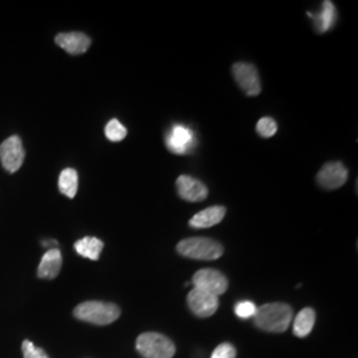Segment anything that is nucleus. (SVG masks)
<instances>
[{
	"label": "nucleus",
	"mask_w": 358,
	"mask_h": 358,
	"mask_svg": "<svg viewBox=\"0 0 358 358\" xmlns=\"http://www.w3.org/2000/svg\"><path fill=\"white\" fill-rule=\"evenodd\" d=\"M182 256L194 260H217L223 255V245L210 238H189L177 245Z\"/></svg>",
	"instance_id": "3"
},
{
	"label": "nucleus",
	"mask_w": 358,
	"mask_h": 358,
	"mask_svg": "<svg viewBox=\"0 0 358 358\" xmlns=\"http://www.w3.org/2000/svg\"><path fill=\"white\" fill-rule=\"evenodd\" d=\"M137 350L145 358H173L176 345L161 333H142L137 338Z\"/></svg>",
	"instance_id": "4"
},
{
	"label": "nucleus",
	"mask_w": 358,
	"mask_h": 358,
	"mask_svg": "<svg viewBox=\"0 0 358 358\" xmlns=\"http://www.w3.org/2000/svg\"><path fill=\"white\" fill-rule=\"evenodd\" d=\"M256 131L264 137V138H269V137H273L278 131V125L275 122L273 118L271 117H263L262 120H259L257 125H256Z\"/></svg>",
	"instance_id": "20"
},
{
	"label": "nucleus",
	"mask_w": 358,
	"mask_h": 358,
	"mask_svg": "<svg viewBox=\"0 0 358 358\" xmlns=\"http://www.w3.org/2000/svg\"><path fill=\"white\" fill-rule=\"evenodd\" d=\"M78 189V174L75 169H65L59 177V190L68 198H75Z\"/></svg>",
	"instance_id": "18"
},
{
	"label": "nucleus",
	"mask_w": 358,
	"mask_h": 358,
	"mask_svg": "<svg viewBox=\"0 0 358 358\" xmlns=\"http://www.w3.org/2000/svg\"><path fill=\"white\" fill-rule=\"evenodd\" d=\"M73 315L78 320L85 321L90 324L109 325L120 317L121 310L113 303L85 301L75 308Z\"/></svg>",
	"instance_id": "2"
},
{
	"label": "nucleus",
	"mask_w": 358,
	"mask_h": 358,
	"mask_svg": "<svg viewBox=\"0 0 358 358\" xmlns=\"http://www.w3.org/2000/svg\"><path fill=\"white\" fill-rule=\"evenodd\" d=\"M195 143V133L186 125L176 124L167 133L166 146L171 153L177 155L189 154L194 149Z\"/></svg>",
	"instance_id": "7"
},
{
	"label": "nucleus",
	"mask_w": 358,
	"mask_h": 358,
	"mask_svg": "<svg viewBox=\"0 0 358 358\" xmlns=\"http://www.w3.org/2000/svg\"><path fill=\"white\" fill-rule=\"evenodd\" d=\"M316 322V313L312 308H304L294 321V334L296 337H307L313 331Z\"/></svg>",
	"instance_id": "17"
},
{
	"label": "nucleus",
	"mask_w": 358,
	"mask_h": 358,
	"mask_svg": "<svg viewBox=\"0 0 358 358\" xmlns=\"http://www.w3.org/2000/svg\"><path fill=\"white\" fill-rule=\"evenodd\" d=\"M211 358H236V350L231 344H220L213 352Z\"/></svg>",
	"instance_id": "23"
},
{
	"label": "nucleus",
	"mask_w": 358,
	"mask_h": 358,
	"mask_svg": "<svg viewBox=\"0 0 358 358\" xmlns=\"http://www.w3.org/2000/svg\"><path fill=\"white\" fill-rule=\"evenodd\" d=\"M63 266V255L59 248H50L40 260L38 276L40 279H55L60 273Z\"/></svg>",
	"instance_id": "13"
},
{
	"label": "nucleus",
	"mask_w": 358,
	"mask_h": 358,
	"mask_svg": "<svg viewBox=\"0 0 358 358\" xmlns=\"http://www.w3.org/2000/svg\"><path fill=\"white\" fill-rule=\"evenodd\" d=\"M232 75L247 96H257L262 92L259 73L254 65L236 63L232 65Z\"/></svg>",
	"instance_id": "8"
},
{
	"label": "nucleus",
	"mask_w": 358,
	"mask_h": 358,
	"mask_svg": "<svg viewBox=\"0 0 358 358\" xmlns=\"http://www.w3.org/2000/svg\"><path fill=\"white\" fill-rule=\"evenodd\" d=\"M235 315L239 317V319H251V317H254L255 316L256 310H257V307H256L255 304L252 303V301H239V303H236V306H235Z\"/></svg>",
	"instance_id": "21"
},
{
	"label": "nucleus",
	"mask_w": 358,
	"mask_h": 358,
	"mask_svg": "<svg viewBox=\"0 0 358 358\" xmlns=\"http://www.w3.org/2000/svg\"><path fill=\"white\" fill-rule=\"evenodd\" d=\"M309 17H312L315 20L316 29L320 34H324L334 26V22L337 19V11H336V7H334L332 1H324L320 13L317 15L309 13Z\"/></svg>",
	"instance_id": "15"
},
{
	"label": "nucleus",
	"mask_w": 358,
	"mask_h": 358,
	"mask_svg": "<svg viewBox=\"0 0 358 358\" xmlns=\"http://www.w3.org/2000/svg\"><path fill=\"white\" fill-rule=\"evenodd\" d=\"M192 285L196 289H201V291H205V292L215 294V296H220L227 291L229 280L217 269H199L192 276Z\"/></svg>",
	"instance_id": "5"
},
{
	"label": "nucleus",
	"mask_w": 358,
	"mask_h": 358,
	"mask_svg": "<svg viewBox=\"0 0 358 358\" xmlns=\"http://www.w3.org/2000/svg\"><path fill=\"white\" fill-rule=\"evenodd\" d=\"M26 152L19 136H11L0 145V161L8 173H16L24 162Z\"/></svg>",
	"instance_id": "6"
},
{
	"label": "nucleus",
	"mask_w": 358,
	"mask_h": 358,
	"mask_svg": "<svg viewBox=\"0 0 358 358\" xmlns=\"http://www.w3.org/2000/svg\"><path fill=\"white\" fill-rule=\"evenodd\" d=\"M75 250L78 255L96 262L100 259V255L103 252V243L97 238L85 236V238L77 241L75 243Z\"/></svg>",
	"instance_id": "16"
},
{
	"label": "nucleus",
	"mask_w": 358,
	"mask_h": 358,
	"mask_svg": "<svg viewBox=\"0 0 358 358\" xmlns=\"http://www.w3.org/2000/svg\"><path fill=\"white\" fill-rule=\"evenodd\" d=\"M348 180V170L341 162H329L325 164L319 174L317 182L322 189L334 190L345 185Z\"/></svg>",
	"instance_id": "10"
},
{
	"label": "nucleus",
	"mask_w": 358,
	"mask_h": 358,
	"mask_svg": "<svg viewBox=\"0 0 358 358\" xmlns=\"http://www.w3.org/2000/svg\"><path fill=\"white\" fill-rule=\"evenodd\" d=\"M177 190L179 196L187 202H202L208 195L205 183L190 176H179L177 179Z\"/></svg>",
	"instance_id": "11"
},
{
	"label": "nucleus",
	"mask_w": 358,
	"mask_h": 358,
	"mask_svg": "<svg viewBox=\"0 0 358 358\" xmlns=\"http://www.w3.org/2000/svg\"><path fill=\"white\" fill-rule=\"evenodd\" d=\"M187 304L192 313L196 315L198 317H210L217 310L219 299L215 294L192 288L187 296Z\"/></svg>",
	"instance_id": "9"
},
{
	"label": "nucleus",
	"mask_w": 358,
	"mask_h": 358,
	"mask_svg": "<svg viewBox=\"0 0 358 358\" xmlns=\"http://www.w3.org/2000/svg\"><path fill=\"white\" fill-rule=\"evenodd\" d=\"M128 134L127 128L118 121V120H110L105 127V136L109 141H122Z\"/></svg>",
	"instance_id": "19"
},
{
	"label": "nucleus",
	"mask_w": 358,
	"mask_h": 358,
	"mask_svg": "<svg viewBox=\"0 0 358 358\" xmlns=\"http://www.w3.org/2000/svg\"><path fill=\"white\" fill-rule=\"evenodd\" d=\"M56 44L63 48L65 52L71 55H81L90 50V40L88 35L83 32H66V34H59L55 38Z\"/></svg>",
	"instance_id": "12"
},
{
	"label": "nucleus",
	"mask_w": 358,
	"mask_h": 358,
	"mask_svg": "<svg viewBox=\"0 0 358 358\" xmlns=\"http://www.w3.org/2000/svg\"><path fill=\"white\" fill-rule=\"evenodd\" d=\"M22 349H23L24 358H50L41 348L34 345V343H31L28 340L23 341Z\"/></svg>",
	"instance_id": "22"
},
{
	"label": "nucleus",
	"mask_w": 358,
	"mask_h": 358,
	"mask_svg": "<svg viewBox=\"0 0 358 358\" xmlns=\"http://www.w3.org/2000/svg\"><path fill=\"white\" fill-rule=\"evenodd\" d=\"M294 317V310L284 303H269L257 308L254 321L255 325L266 332H285Z\"/></svg>",
	"instance_id": "1"
},
{
	"label": "nucleus",
	"mask_w": 358,
	"mask_h": 358,
	"mask_svg": "<svg viewBox=\"0 0 358 358\" xmlns=\"http://www.w3.org/2000/svg\"><path fill=\"white\" fill-rule=\"evenodd\" d=\"M226 217V207L223 206H211L206 210L199 211L190 219L189 224L192 229H208L217 226Z\"/></svg>",
	"instance_id": "14"
}]
</instances>
